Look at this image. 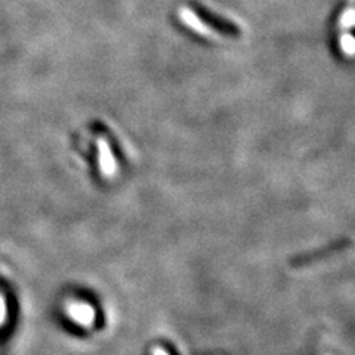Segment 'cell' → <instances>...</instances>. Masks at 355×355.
Returning a JSON list of instances; mask_svg holds the SVG:
<instances>
[{"label": "cell", "mask_w": 355, "mask_h": 355, "mask_svg": "<svg viewBox=\"0 0 355 355\" xmlns=\"http://www.w3.org/2000/svg\"><path fill=\"white\" fill-rule=\"evenodd\" d=\"M345 244H347L345 241H338L336 244H333V246H330V248H326L324 250H320V252H315V253H309V254H302V257L295 258L292 261V265L293 266H306L309 263L317 262L321 258L329 257V254H333L335 252L342 250L343 248H345Z\"/></svg>", "instance_id": "cell-1"}]
</instances>
